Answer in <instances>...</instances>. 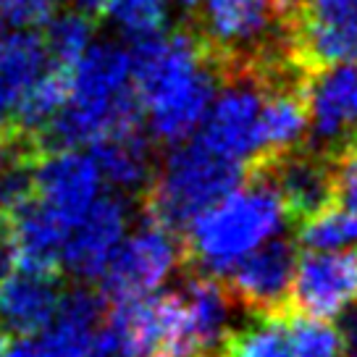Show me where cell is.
<instances>
[{"label": "cell", "mask_w": 357, "mask_h": 357, "mask_svg": "<svg viewBox=\"0 0 357 357\" xmlns=\"http://www.w3.org/2000/svg\"><path fill=\"white\" fill-rule=\"evenodd\" d=\"M297 239L305 250H339L357 245V215L328 202L297 221Z\"/></svg>", "instance_id": "obj_22"}, {"label": "cell", "mask_w": 357, "mask_h": 357, "mask_svg": "<svg viewBox=\"0 0 357 357\" xmlns=\"http://www.w3.org/2000/svg\"><path fill=\"white\" fill-rule=\"evenodd\" d=\"M132 79L150 137L176 145L200 129L221 84V61L197 29L134 37Z\"/></svg>", "instance_id": "obj_1"}, {"label": "cell", "mask_w": 357, "mask_h": 357, "mask_svg": "<svg viewBox=\"0 0 357 357\" xmlns=\"http://www.w3.org/2000/svg\"><path fill=\"white\" fill-rule=\"evenodd\" d=\"M287 221V205L273 178L263 168H250L242 184L211 202L184 226V257L200 273L223 276L239 257L281 234Z\"/></svg>", "instance_id": "obj_2"}, {"label": "cell", "mask_w": 357, "mask_h": 357, "mask_svg": "<svg viewBox=\"0 0 357 357\" xmlns=\"http://www.w3.org/2000/svg\"><path fill=\"white\" fill-rule=\"evenodd\" d=\"M250 168L218 155L192 134L184 142L171 145L163 163L153 171L142 192L145 215L178 231L211 202L242 184Z\"/></svg>", "instance_id": "obj_3"}, {"label": "cell", "mask_w": 357, "mask_h": 357, "mask_svg": "<svg viewBox=\"0 0 357 357\" xmlns=\"http://www.w3.org/2000/svg\"><path fill=\"white\" fill-rule=\"evenodd\" d=\"M102 13L134 40L163 29L168 0H108Z\"/></svg>", "instance_id": "obj_23"}, {"label": "cell", "mask_w": 357, "mask_h": 357, "mask_svg": "<svg viewBox=\"0 0 357 357\" xmlns=\"http://www.w3.org/2000/svg\"><path fill=\"white\" fill-rule=\"evenodd\" d=\"M218 357H294L279 312H252V321L223 339Z\"/></svg>", "instance_id": "obj_19"}, {"label": "cell", "mask_w": 357, "mask_h": 357, "mask_svg": "<svg viewBox=\"0 0 357 357\" xmlns=\"http://www.w3.org/2000/svg\"><path fill=\"white\" fill-rule=\"evenodd\" d=\"M3 37H6V22L0 19V43H3Z\"/></svg>", "instance_id": "obj_33"}, {"label": "cell", "mask_w": 357, "mask_h": 357, "mask_svg": "<svg viewBox=\"0 0 357 357\" xmlns=\"http://www.w3.org/2000/svg\"><path fill=\"white\" fill-rule=\"evenodd\" d=\"M195 13H200L197 32L223 68L250 61L276 16L271 0H202Z\"/></svg>", "instance_id": "obj_13"}, {"label": "cell", "mask_w": 357, "mask_h": 357, "mask_svg": "<svg viewBox=\"0 0 357 357\" xmlns=\"http://www.w3.org/2000/svg\"><path fill=\"white\" fill-rule=\"evenodd\" d=\"M357 302V247L307 250L297 257L287 307L315 318H339Z\"/></svg>", "instance_id": "obj_9"}, {"label": "cell", "mask_w": 357, "mask_h": 357, "mask_svg": "<svg viewBox=\"0 0 357 357\" xmlns=\"http://www.w3.org/2000/svg\"><path fill=\"white\" fill-rule=\"evenodd\" d=\"M71 3H74L77 11H84V13H89V16H95V13H102L108 0H71Z\"/></svg>", "instance_id": "obj_28"}, {"label": "cell", "mask_w": 357, "mask_h": 357, "mask_svg": "<svg viewBox=\"0 0 357 357\" xmlns=\"http://www.w3.org/2000/svg\"><path fill=\"white\" fill-rule=\"evenodd\" d=\"M47 63L43 34L32 29H19L6 34L0 43V132H8L16 102L26 84Z\"/></svg>", "instance_id": "obj_17"}, {"label": "cell", "mask_w": 357, "mask_h": 357, "mask_svg": "<svg viewBox=\"0 0 357 357\" xmlns=\"http://www.w3.org/2000/svg\"><path fill=\"white\" fill-rule=\"evenodd\" d=\"M6 357H47L45 349L40 347L37 336H19V342L13 347H8V355Z\"/></svg>", "instance_id": "obj_27"}, {"label": "cell", "mask_w": 357, "mask_h": 357, "mask_svg": "<svg viewBox=\"0 0 357 357\" xmlns=\"http://www.w3.org/2000/svg\"><path fill=\"white\" fill-rule=\"evenodd\" d=\"M347 349H349V357H357V315L352 318V326H349V336L344 339Z\"/></svg>", "instance_id": "obj_30"}, {"label": "cell", "mask_w": 357, "mask_h": 357, "mask_svg": "<svg viewBox=\"0 0 357 357\" xmlns=\"http://www.w3.org/2000/svg\"><path fill=\"white\" fill-rule=\"evenodd\" d=\"M19 153H26V155H34L29 147L24 145L19 137H13L8 132H0V171L11 163L13 155H19Z\"/></svg>", "instance_id": "obj_26"}, {"label": "cell", "mask_w": 357, "mask_h": 357, "mask_svg": "<svg viewBox=\"0 0 357 357\" xmlns=\"http://www.w3.org/2000/svg\"><path fill=\"white\" fill-rule=\"evenodd\" d=\"M92 40H95V22L89 13L77 11V8L58 13V16L53 13L47 19V32L43 37L47 61L66 68H71L84 56V50L92 45Z\"/></svg>", "instance_id": "obj_21"}, {"label": "cell", "mask_w": 357, "mask_h": 357, "mask_svg": "<svg viewBox=\"0 0 357 357\" xmlns=\"http://www.w3.org/2000/svg\"><path fill=\"white\" fill-rule=\"evenodd\" d=\"M68 87H71V79L66 66H58V63L45 66L22 92L8 134L29 139L37 150V137L68 100Z\"/></svg>", "instance_id": "obj_18"}, {"label": "cell", "mask_w": 357, "mask_h": 357, "mask_svg": "<svg viewBox=\"0 0 357 357\" xmlns=\"http://www.w3.org/2000/svg\"><path fill=\"white\" fill-rule=\"evenodd\" d=\"M300 3H302V0H271V6H273V13H279L281 19H284V16H289V13L294 11Z\"/></svg>", "instance_id": "obj_29"}, {"label": "cell", "mask_w": 357, "mask_h": 357, "mask_svg": "<svg viewBox=\"0 0 357 357\" xmlns=\"http://www.w3.org/2000/svg\"><path fill=\"white\" fill-rule=\"evenodd\" d=\"M89 155L100 168L102 181L116 192L142 195L155 171L153 147L142 126L102 134L89 145Z\"/></svg>", "instance_id": "obj_16"}, {"label": "cell", "mask_w": 357, "mask_h": 357, "mask_svg": "<svg viewBox=\"0 0 357 357\" xmlns=\"http://www.w3.org/2000/svg\"><path fill=\"white\" fill-rule=\"evenodd\" d=\"M100 168L79 147L43 150L32 163L34 197L71 226L102 195Z\"/></svg>", "instance_id": "obj_10"}, {"label": "cell", "mask_w": 357, "mask_h": 357, "mask_svg": "<svg viewBox=\"0 0 357 357\" xmlns=\"http://www.w3.org/2000/svg\"><path fill=\"white\" fill-rule=\"evenodd\" d=\"M56 6L58 0H0V19L19 29H34L47 24Z\"/></svg>", "instance_id": "obj_25"}, {"label": "cell", "mask_w": 357, "mask_h": 357, "mask_svg": "<svg viewBox=\"0 0 357 357\" xmlns=\"http://www.w3.org/2000/svg\"><path fill=\"white\" fill-rule=\"evenodd\" d=\"M307 132L324 155H334L357 137V63H336L307 71L302 79Z\"/></svg>", "instance_id": "obj_8"}, {"label": "cell", "mask_w": 357, "mask_h": 357, "mask_svg": "<svg viewBox=\"0 0 357 357\" xmlns=\"http://www.w3.org/2000/svg\"><path fill=\"white\" fill-rule=\"evenodd\" d=\"M355 145H357V137H355Z\"/></svg>", "instance_id": "obj_34"}, {"label": "cell", "mask_w": 357, "mask_h": 357, "mask_svg": "<svg viewBox=\"0 0 357 357\" xmlns=\"http://www.w3.org/2000/svg\"><path fill=\"white\" fill-rule=\"evenodd\" d=\"M105 297L100 291H61L58 307L37 336L47 357H100V328L105 321Z\"/></svg>", "instance_id": "obj_14"}, {"label": "cell", "mask_w": 357, "mask_h": 357, "mask_svg": "<svg viewBox=\"0 0 357 357\" xmlns=\"http://www.w3.org/2000/svg\"><path fill=\"white\" fill-rule=\"evenodd\" d=\"M331 202L357 215V145L331 155Z\"/></svg>", "instance_id": "obj_24"}, {"label": "cell", "mask_w": 357, "mask_h": 357, "mask_svg": "<svg viewBox=\"0 0 357 357\" xmlns=\"http://www.w3.org/2000/svg\"><path fill=\"white\" fill-rule=\"evenodd\" d=\"M281 318L294 357H344V334L328 318H315L291 307H284Z\"/></svg>", "instance_id": "obj_20"}, {"label": "cell", "mask_w": 357, "mask_h": 357, "mask_svg": "<svg viewBox=\"0 0 357 357\" xmlns=\"http://www.w3.org/2000/svg\"><path fill=\"white\" fill-rule=\"evenodd\" d=\"M178 3H181V6H184V8H187V11H197V8H200V3L202 0H178Z\"/></svg>", "instance_id": "obj_32"}, {"label": "cell", "mask_w": 357, "mask_h": 357, "mask_svg": "<svg viewBox=\"0 0 357 357\" xmlns=\"http://www.w3.org/2000/svg\"><path fill=\"white\" fill-rule=\"evenodd\" d=\"M8 347H11V344H8V334L0 328V357L8 355Z\"/></svg>", "instance_id": "obj_31"}, {"label": "cell", "mask_w": 357, "mask_h": 357, "mask_svg": "<svg viewBox=\"0 0 357 357\" xmlns=\"http://www.w3.org/2000/svg\"><path fill=\"white\" fill-rule=\"evenodd\" d=\"M56 273L8 266L0 271V328L13 336H34L50 324L61 300Z\"/></svg>", "instance_id": "obj_15"}, {"label": "cell", "mask_w": 357, "mask_h": 357, "mask_svg": "<svg viewBox=\"0 0 357 357\" xmlns=\"http://www.w3.org/2000/svg\"><path fill=\"white\" fill-rule=\"evenodd\" d=\"M284 26L289 61L305 74L357 63V0H302Z\"/></svg>", "instance_id": "obj_7"}, {"label": "cell", "mask_w": 357, "mask_h": 357, "mask_svg": "<svg viewBox=\"0 0 357 357\" xmlns=\"http://www.w3.org/2000/svg\"><path fill=\"white\" fill-rule=\"evenodd\" d=\"M100 357H205L181 291L113 302L100 328Z\"/></svg>", "instance_id": "obj_4"}, {"label": "cell", "mask_w": 357, "mask_h": 357, "mask_svg": "<svg viewBox=\"0 0 357 357\" xmlns=\"http://www.w3.org/2000/svg\"><path fill=\"white\" fill-rule=\"evenodd\" d=\"M129 231V202L121 195L102 192L77 221L68 226L61 266L77 279H100L108 260Z\"/></svg>", "instance_id": "obj_12"}, {"label": "cell", "mask_w": 357, "mask_h": 357, "mask_svg": "<svg viewBox=\"0 0 357 357\" xmlns=\"http://www.w3.org/2000/svg\"><path fill=\"white\" fill-rule=\"evenodd\" d=\"M297 266V247L291 239L271 236L252 252L239 257L223 276L231 300L252 312H279L289 302V287Z\"/></svg>", "instance_id": "obj_11"}, {"label": "cell", "mask_w": 357, "mask_h": 357, "mask_svg": "<svg viewBox=\"0 0 357 357\" xmlns=\"http://www.w3.org/2000/svg\"><path fill=\"white\" fill-rule=\"evenodd\" d=\"M221 82L195 137L218 155L255 168L263 163V77L255 61H245L226 68Z\"/></svg>", "instance_id": "obj_5"}, {"label": "cell", "mask_w": 357, "mask_h": 357, "mask_svg": "<svg viewBox=\"0 0 357 357\" xmlns=\"http://www.w3.org/2000/svg\"><path fill=\"white\" fill-rule=\"evenodd\" d=\"M181 260L184 247L176 231L145 215L132 234L126 231L100 273V294L111 302L153 294L174 276Z\"/></svg>", "instance_id": "obj_6"}]
</instances>
